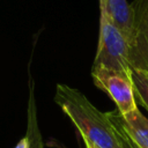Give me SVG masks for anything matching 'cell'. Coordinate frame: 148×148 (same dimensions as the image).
I'll return each instance as SVG.
<instances>
[{
    "label": "cell",
    "instance_id": "1",
    "mask_svg": "<svg viewBox=\"0 0 148 148\" xmlns=\"http://www.w3.org/2000/svg\"><path fill=\"white\" fill-rule=\"evenodd\" d=\"M54 101L77 128L84 143L96 148H124L108 113L96 109L81 91L59 83Z\"/></svg>",
    "mask_w": 148,
    "mask_h": 148
},
{
    "label": "cell",
    "instance_id": "10",
    "mask_svg": "<svg viewBox=\"0 0 148 148\" xmlns=\"http://www.w3.org/2000/svg\"><path fill=\"white\" fill-rule=\"evenodd\" d=\"M84 145H86V148H96V147H94L91 145H88V143H84Z\"/></svg>",
    "mask_w": 148,
    "mask_h": 148
},
{
    "label": "cell",
    "instance_id": "6",
    "mask_svg": "<svg viewBox=\"0 0 148 148\" xmlns=\"http://www.w3.org/2000/svg\"><path fill=\"white\" fill-rule=\"evenodd\" d=\"M99 10L104 12L113 24L124 34L128 44L132 36V7L126 0H99Z\"/></svg>",
    "mask_w": 148,
    "mask_h": 148
},
{
    "label": "cell",
    "instance_id": "4",
    "mask_svg": "<svg viewBox=\"0 0 148 148\" xmlns=\"http://www.w3.org/2000/svg\"><path fill=\"white\" fill-rule=\"evenodd\" d=\"M133 21L128 61L131 69L148 72V0L131 2Z\"/></svg>",
    "mask_w": 148,
    "mask_h": 148
},
{
    "label": "cell",
    "instance_id": "7",
    "mask_svg": "<svg viewBox=\"0 0 148 148\" xmlns=\"http://www.w3.org/2000/svg\"><path fill=\"white\" fill-rule=\"evenodd\" d=\"M28 126H27V138L29 140V148H44L43 139L38 127L37 111L34 98V90L31 89L29 105H28Z\"/></svg>",
    "mask_w": 148,
    "mask_h": 148
},
{
    "label": "cell",
    "instance_id": "5",
    "mask_svg": "<svg viewBox=\"0 0 148 148\" xmlns=\"http://www.w3.org/2000/svg\"><path fill=\"white\" fill-rule=\"evenodd\" d=\"M108 116L126 133L138 148H148V118H146L139 109L126 114L111 111L108 112Z\"/></svg>",
    "mask_w": 148,
    "mask_h": 148
},
{
    "label": "cell",
    "instance_id": "9",
    "mask_svg": "<svg viewBox=\"0 0 148 148\" xmlns=\"http://www.w3.org/2000/svg\"><path fill=\"white\" fill-rule=\"evenodd\" d=\"M14 148H29V140H28V138H27V136L22 138V139L16 143V146H15Z\"/></svg>",
    "mask_w": 148,
    "mask_h": 148
},
{
    "label": "cell",
    "instance_id": "3",
    "mask_svg": "<svg viewBox=\"0 0 148 148\" xmlns=\"http://www.w3.org/2000/svg\"><path fill=\"white\" fill-rule=\"evenodd\" d=\"M91 76L95 86L111 97L120 114H126L138 109L131 71L92 67Z\"/></svg>",
    "mask_w": 148,
    "mask_h": 148
},
{
    "label": "cell",
    "instance_id": "8",
    "mask_svg": "<svg viewBox=\"0 0 148 148\" xmlns=\"http://www.w3.org/2000/svg\"><path fill=\"white\" fill-rule=\"evenodd\" d=\"M131 76L134 87L135 98L148 111V72L140 69H131Z\"/></svg>",
    "mask_w": 148,
    "mask_h": 148
},
{
    "label": "cell",
    "instance_id": "2",
    "mask_svg": "<svg viewBox=\"0 0 148 148\" xmlns=\"http://www.w3.org/2000/svg\"><path fill=\"white\" fill-rule=\"evenodd\" d=\"M128 54L130 44L127 38L113 24L108 15L101 10L98 45L92 67L131 71Z\"/></svg>",
    "mask_w": 148,
    "mask_h": 148
}]
</instances>
